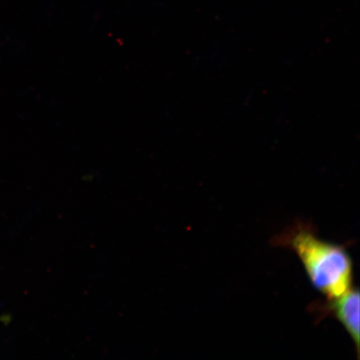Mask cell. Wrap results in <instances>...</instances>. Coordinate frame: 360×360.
Segmentation results:
<instances>
[{"label":"cell","mask_w":360,"mask_h":360,"mask_svg":"<svg viewBox=\"0 0 360 360\" xmlns=\"http://www.w3.org/2000/svg\"><path fill=\"white\" fill-rule=\"evenodd\" d=\"M274 243L298 256L310 283L326 300L338 298L353 287V261L345 246L321 240L313 227L296 224Z\"/></svg>","instance_id":"cell-1"},{"label":"cell","mask_w":360,"mask_h":360,"mask_svg":"<svg viewBox=\"0 0 360 360\" xmlns=\"http://www.w3.org/2000/svg\"><path fill=\"white\" fill-rule=\"evenodd\" d=\"M359 301V290L353 286L338 298L313 303L309 308L316 315L318 321L330 316L341 323L354 342L358 359L360 348Z\"/></svg>","instance_id":"cell-2"}]
</instances>
